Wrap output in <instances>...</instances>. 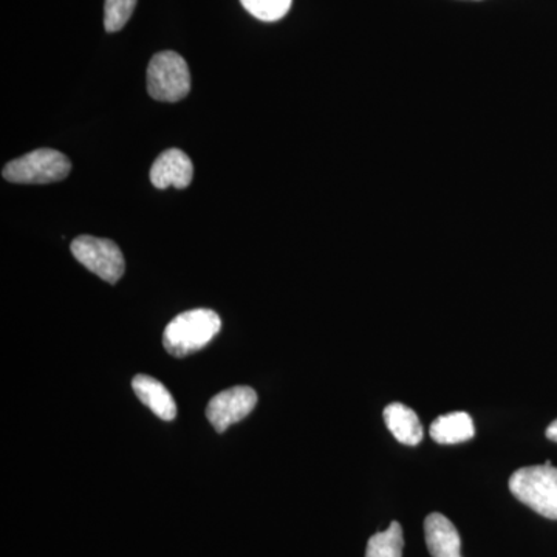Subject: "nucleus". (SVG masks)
Masks as SVG:
<instances>
[{
    "label": "nucleus",
    "mask_w": 557,
    "mask_h": 557,
    "mask_svg": "<svg viewBox=\"0 0 557 557\" xmlns=\"http://www.w3.org/2000/svg\"><path fill=\"white\" fill-rule=\"evenodd\" d=\"M222 321L215 311L196 309L172 319L164 329L163 346L172 357L183 358L201 350L218 336Z\"/></svg>",
    "instance_id": "nucleus-1"
},
{
    "label": "nucleus",
    "mask_w": 557,
    "mask_h": 557,
    "mask_svg": "<svg viewBox=\"0 0 557 557\" xmlns=\"http://www.w3.org/2000/svg\"><path fill=\"white\" fill-rule=\"evenodd\" d=\"M509 491L537 515L557 520V468H520L509 479Z\"/></svg>",
    "instance_id": "nucleus-2"
},
{
    "label": "nucleus",
    "mask_w": 557,
    "mask_h": 557,
    "mask_svg": "<svg viewBox=\"0 0 557 557\" xmlns=\"http://www.w3.org/2000/svg\"><path fill=\"white\" fill-rule=\"evenodd\" d=\"M72 163L64 153L54 149H38L10 161L3 168V178L20 185H47L69 177Z\"/></svg>",
    "instance_id": "nucleus-3"
},
{
    "label": "nucleus",
    "mask_w": 557,
    "mask_h": 557,
    "mask_svg": "<svg viewBox=\"0 0 557 557\" xmlns=\"http://www.w3.org/2000/svg\"><path fill=\"white\" fill-rule=\"evenodd\" d=\"M148 91L157 101L177 102L188 97L190 73L186 61L175 51H161L149 62Z\"/></svg>",
    "instance_id": "nucleus-4"
},
{
    "label": "nucleus",
    "mask_w": 557,
    "mask_h": 557,
    "mask_svg": "<svg viewBox=\"0 0 557 557\" xmlns=\"http://www.w3.org/2000/svg\"><path fill=\"white\" fill-rule=\"evenodd\" d=\"M72 255L81 265L100 276L109 284H116L123 277L124 256L115 242L98 239L94 236H79L70 245Z\"/></svg>",
    "instance_id": "nucleus-5"
},
{
    "label": "nucleus",
    "mask_w": 557,
    "mask_h": 557,
    "mask_svg": "<svg viewBox=\"0 0 557 557\" xmlns=\"http://www.w3.org/2000/svg\"><path fill=\"white\" fill-rule=\"evenodd\" d=\"M258 394L248 386L231 387L211 398L207 408L209 423L215 431L225 432L231 424L239 423L255 410Z\"/></svg>",
    "instance_id": "nucleus-6"
},
{
    "label": "nucleus",
    "mask_w": 557,
    "mask_h": 557,
    "mask_svg": "<svg viewBox=\"0 0 557 557\" xmlns=\"http://www.w3.org/2000/svg\"><path fill=\"white\" fill-rule=\"evenodd\" d=\"M194 178V164L183 150L168 149L153 161L150 168V182L156 188H188Z\"/></svg>",
    "instance_id": "nucleus-7"
},
{
    "label": "nucleus",
    "mask_w": 557,
    "mask_h": 557,
    "mask_svg": "<svg viewBox=\"0 0 557 557\" xmlns=\"http://www.w3.org/2000/svg\"><path fill=\"white\" fill-rule=\"evenodd\" d=\"M424 536L432 557H461L460 534L446 516L429 515L424 520Z\"/></svg>",
    "instance_id": "nucleus-8"
},
{
    "label": "nucleus",
    "mask_w": 557,
    "mask_h": 557,
    "mask_svg": "<svg viewBox=\"0 0 557 557\" xmlns=\"http://www.w3.org/2000/svg\"><path fill=\"white\" fill-rule=\"evenodd\" d=\"M135 395L161 420L172 421L177 417V405L166 387L159 380L148 375H137L132 381Z\"/></svg>",
    "instance_id": "nucleus-9"
},
{
    "label": "nucleus",
    "mask_w": 557,
    "mask_h": 557,
    "mask_svg": "<svg viewBox=\"0 0 557 557\" xmlns=\"http://www.w3.org/2000/svg\"><path fill=\"white\" fill-rule=\"evenodd\" d=\"M384 421L392 435L403 445L417 446L423 440V426L417 413L401 403H392L384 409Z\"/></svg>",
    "instance_id": "nucleus-10"
},
{
    "label": "nucleus",
    "mask_w": 557,
    "mask_h": 557,
    "mask_svg": "<svg viewBox=\"0 0 557 557\" xmlns=\"http://www.w3.org/2000/svg\"><path fill=\"white\" fill-rule=\"evenodd\" d=\"M429 434L438 445H458L474 437V421L467 412L448 413L432 423Z\"/></svg>",
    "instance_id": "nucleus-11"
},
{
    "label": "nucleus",
    "mask_w": 557,
    "mask_h": 557,
    "mask_svg": "<svg viewBox=\"0 0 557 557\" xmlns=\"http://www.w3.org/2000/svg\"><path fill=\"white\" fill-rule=\"evenodd\" d=\"M403 548H405L403 528L398 522H392L386 531L370 537L366 557H403Z\"/></svg>",
    "instance_id": "nucleus-12"
},
{
    "label": "nucleus",
    "mask_w": 557,
    "mask_h": 557,
    "mask_svg": "<svg viewBox=\"0 0 557 557\" xmlns=\"http://www.w3.org/2000/svg\"><path fill=\"white\" fill-rule=\"evenodd\" d=\"M240 3L256 20L276 22L288 13L293 0H240Z\"/></svg>",
    "instance_id": "nucleus-13"
},
{
    "label": "nucleus",
    "mask_w": 557,
    "mask_h": 557,
    "mask_svg": "<svg viewBox=\"0 0 557 557\" xmlns=\"http://www.w3.org/2000/svg\"><path fill=\"white\" fill-rule=\"evenodd\" d=\"M137 0H106L104 28L106 32H120L134 14Z\"/></svg>",
    "instance_id": "nucleus-14"
},
{
    "label": "nucleus",
    "mask_w": 557,
    "mask_h": 557,
    "mask_svg": "<svg viewBox=\"0 0 557 557\" xmlns=\"http://www.w3.org/2000/svg\"><path fill=\"white\" fill-rule=\"evenodd\" d=\"M547 437L552 440V442L557 443V420L553 421L547 428Z\"/></svg>",
    "instance_id": "nucleus-15"
}]
</instances>
